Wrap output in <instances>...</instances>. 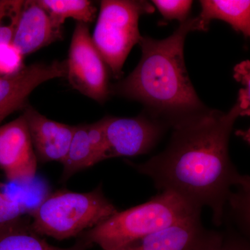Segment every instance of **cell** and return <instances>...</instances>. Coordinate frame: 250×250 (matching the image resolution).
I'll use <instances>...</instances> for the list:
<instances>
[{"label": "cell", "instance_id": "cell-1", "mask_svg": "<svg viewBox=\"0 0 250 250\" xmlns=\"http://www.w3.org/2000/svg\"><path fill=\"white\" fill-rule=\"evenodd\" d=\"M242 116L246 112L238 102L228 112L208 108L172 126L162 152L143 164H126L152 179L159 192H174L197 208H209L213 224L221 226L241 175L230 158L229 142Z\"/></svg>", "mask_w": 250, "mask_h": 250}, {"label": "cell", "instance_id": "cell-2", "mask_svg": "<svg viewBox=\"0 0 250 250\" xmlns=\"http://www.w3.org/2000/svg\"><path fill=\"white\" fill-rule=\"evenodd\" d=\"M208 30L200 17L188 18L164 40L142 36V57L129 76L110 86L111 94L142 103L149 116L172 128L208 108L199 98L184 62L190 31Z\"/></svg>", "mask_w": 250, "mask_h": 250}, {"label": "cell", "instance_id": "cell-3", "mask_svg": "<svg viewBox=\"0 0 250 250\" xmlns=\"http://www.w3.org/2000/svg\"><path fill=\"white\" fill-rule=\"evenodd\" d=\"M182 197L170 191L159 192L145 203L117 212L83 234L86 246L98 245L103 250H117L153 233L202 214Z\"/></svg>", "mask_w": 250, "mask_h": 250}, {"label": "cell", "instance_id": "cell-4", "mask_svg": "<svg viewBox=\"0 0 250 250\" xmlns=\"http://www.w3.org/2000/svg\"><path fill=\"white\" fill-rule=\"evenodd\" d=\"M119 211L101 189L89 192L50 194L31 211V229L41 236L57 240L82 234Z\"/></svg>", "mask_w": 250, "mask_h": 250}, {"label": "cell", "instance_id": "cell-5", "mask_svg": "<svg viewBox=\"0 0 250 250\" xmlns=\"http://www.w3.org/2000/svg\"><path fill=\"white\" fill-rule=\"evenodd\" d=\"M154 11L152 3L143 0H103L100 2L92 39L115 79L121 78L125 61L142 38L140 18Z\"/></svg>", "mask_w": 250, "mask_h": 250}, {"label": "cell", "instance_id": "cell-6", "mask_svg": "<svg viewBox=\"0 0 250 250\" xmlns=\"http://www.w3.org/2000/svg\"><path fill=\"white\" fill-rule=\"evenodd\" d=\"M72 88L100 104L109 97L106 65L94 45L88 24L77 22L67 59V75Z\"/></svg>", "mask_w": 250, "mask_h": 250}, {"label": "cell", "instance_id": "cell-7", "mask_svg": "<svg viewBox=\"0 0 250 250\" xmlns=\"http://www.w3.org/2000/svg\"><path fill=\"white\" fill-rule=\"evenodd\" d=\"M103 121L104 160L147 154L170 128L166 123L146 111L134 118L106 116Z\"/></svg>", "mask_w": 250, "mask_h": 250}, {"label": "cell", "instance_id": "cell-8", "mask_svg": "<svg viewBox=\"0 0 250 250\" xmlns=\"http://www.w3.org/2000/svg\"><path fill=\"white\" fill-rule=\"evenodd\" d=\"M197 215L117 250H219L224 231L207 228Z\"/></svg>", "mask_w": 250, "mask_h": 250}, {"label": "cell", "instance_id": "cell-9", "mask_svg": "<svg viewBox=\"0 0 250 250\" xmlns=\"http://www.w3.org/2000/svg\"><path fill=\"white\" fill-rule=\"evenodd\" d=\"M37 165V156L24 116L0 126V167L8 180L30 183L35 177Z\"/></svg>", "mask_w": 250, "mask_h": 250}, {"label": "cell", "instance_id": "cell-10", "mask_svg": "<svg viewBox=\"0 0 250 250\" xmlns=\"http://www.w3.org/2000/svg\"><path fill=\"white\" fill-rule=\"evenodd\" d=\"M62 37V28L54 24L37 0L22 1L11 46L18 54L34 53Z\"/></svg>", "mask_w": 250, "mask_h": 250}, {"label": "cell", "instance_id": "cell-11", "mask_svg": "<svg viewBox=\"0 0 250 250\" xmlns=\"http://www.w3.org/2000/svg\"><path fill=\"white\" fill-rule=\"evenodd\" d=\"M24 114L38 159L41 162L59 161L66 158L76 126L62 124L46 118L31 106Z\"/></svg>", "mask_w": 250, "mask_h": 250}, {"label": "cell", "instance_id": "cell-12", "mask_svg": "<svg viewBox=\"0 0 250 250\" xmlns=\"http://www.w3.org/2000/svg\"><path fill=\"white\" fill-rule=\"evenodd\" d=\"M66 75L67 60L31 64L15 75L0 80V105L25 107L28 98L38 86Z\"/></svg>", "mask_w": 250, "mask_h": 250}, {"label": "cell", "instance_id": "cell-13", "mask_svg": "<svg viewBox=\"0 0 250 250\" xmlns=\"http://www.w3.org/2000/svg\"><path fill=\"white\" fill-rule=\"evenodd\" d=\"M103 118L89 125H77L66 158L62 163L63 179L104 160Z\"/></svg>", "mask_w": 250, "mask_h": 250}, {"label": "cell", "instance_id": "cell-14", "mask_svg": "<svg viewBox=\"0 0 250 250\" xmlns=\"http://www.w3.org/2000/svg\"><path fill=\"white\" fill-rule=\"evenodd\" d=\"M199 17L208 29L210 21L220 20L250 39V0H202Z\"/></svg>", "mask_w": 250, "mask_h": 250}, {"label": "cell", "instance_id": "cell-15", "mask_svg": "<svg viewBox=\"0 0 250 250\" xmlns=\"http://www.w3.org/2000/svg\"><path fill=\"white\" fill-rule=\"evenodd\" d=\"M42 236L18 221L0 229V250H85L87 247L82 241L72 248H58Z\"/></svg>", "mask_w": 250, "mask_h": 250}, {"label": "cell", "instance_id": "cell-16", "mask_svg": "<svg viewBox=\"0 0 250 250\" xmlns=\"http://www.w3.org/2000/svg\"><path fill=\"white\" fill-rule=\"evenodd\" d=\"M48 13L54 24L62 28L67 18L88 24L95 19L96 6L88 0H37Z\"/></svg>", "mask_w": 250, "mask_h": 250}, {"label": "cell", "instance_id": "cell-17", "mask_svg": "<svg viewBox=\"0 0 250 250\" xmlns=\"http://www.w3.org/2000/svg\"><path fill=\"white\" fill-rule=\"evenodd\" d=\"M235 188L229 198L226 213L234 224L235 229L250 241V191L241 187Z\"/></svg>", "mask_w": 250, "mask_h": 250}, {"label": "cell", "instance_id": "cell-18", "mask_svg": "<svg viewBox=\"0 0 250 250\" xmlns=\"http://www.w3.org/2000/svg\"><path fill=\"white\" fill-rule=\"evenodd\" d=\"M22 1H0V47L11 46Z\"/></svg>", "mask_w": 250, "mask_h": 250}, {"label": "cell", "instance_id": "cell-19", "mask_svg": "<svg viewBox=\"0 0 250 250\" xmlns=\"http://www.w3.org/2000/svg\"><path fill=\"white\" fill-rule=\"evenodd\" d=\"M29 211L25 203L0 192V229L20 221Z\"/></svg>", "mask_w": 250, "mask_h": 250}, {"label": "cell", "instance_id": "cell-20", "mask_svg": "<svg viewBox=\"0 0 250 250\" xmlns=\"http://www.w3.org/2000/svg\"><path fill=\"white\" fill-rule=\"evenodd\" d=\"M152 2L166 21L177 20L182 23L189 18V13L193 1L188 0H154Z\"/></svg>", "mask_w": 250, "mask_h": 250}, {"label": "cell", "instance_id": "cell-21", "mask_svg": "<svg viewBox=\"0 0 250 250\" xmlns=\"http://www.w3.org/2000/svg\"><path fill=\"white\" fill-rule=\"evenodd\" d=\"M234 77L245 86V88L240 91L238 102L246 112V116H250V62L249 61L242 62L235 67Z\"/></svg>", "mask_w": 250, "mask_h": 250}, {"label": "cell", "instance_id": "cell-22", "mask_svg": "<svg viewBox=\"0 0 250 250\" xmlns=\"http://www.w3.org/2000/svg\"><path fill=\"white\" fill-rule=\"evenodd\" d=\"M219 250H250V241L229 225L224 231L223 244Z\"/></svg>", "mask_w": 250, "mask_h": 250}, {"label": "cell", "instance_id": "cell-23", "mask_svg": "<svg viewBox=\"0 0 250 250\" xmlns=\"http://www.w3.org/2000/svg\"><path fill=\"white\" fill-rule=\"evenodd\" d=\"M236 187H241L242 188L246 189V190L250 191V175H243V174H241L240 176L239 179H238V184H237Z\"/></svg>", "mask_w": 250, "mask_h": 250}, {"label": "cell", "instance_id": "cell-24", "mask_svg": "<svg viewBox=\"0 0 250 250\" xmlns=\"http://www.w3.org/2000/svg\"><path fill=\"white\" fill-rule=\"evenodd\" d=\"M236 134L238 136H240V137H241L244 141H246V142L250 144V128L248 130H246V131L239 130V131H237Z\"/></svg>", "mask_w": 250, "mask_h": 250}, {"label": "cell", "instance_id": "cell-25", "mask_svg": "<svg viewBox=\"0 0 250 250\" xmlns=\"http://www.w3.org/2000/svg\"><path fill=\"white\" fill-rule=\"evenodd\" d=\"M11 113H9V111H6V109H4V108L0 107V123L6 118V117L9 116Z\"/></svg>", "mask_w": 250, "mask_h": 250}]
</instances>
